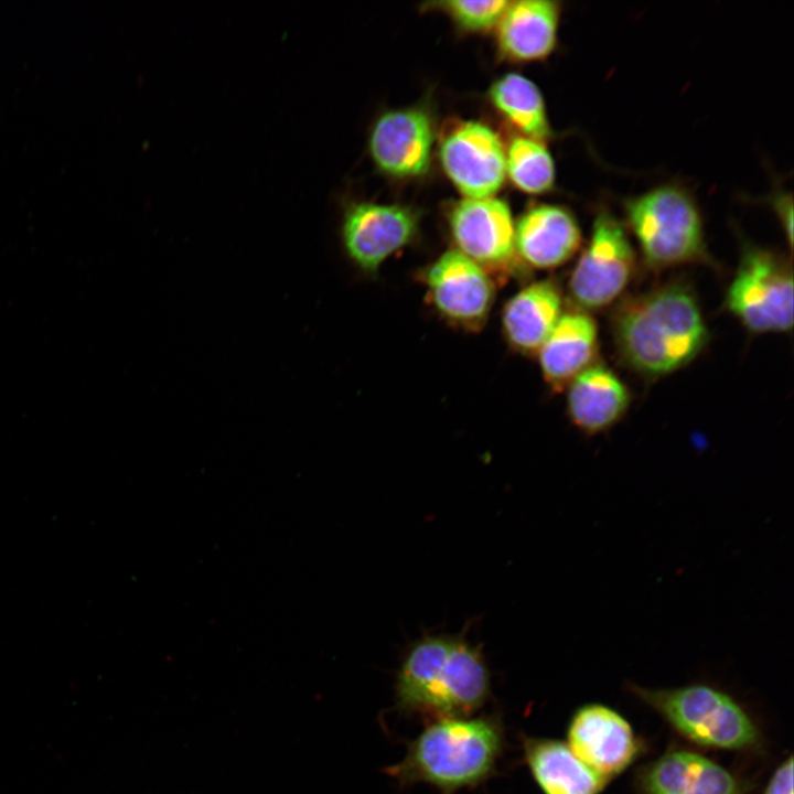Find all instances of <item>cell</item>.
<instances>
[{
	"mask_svg": "<svg viewBox=\"0 0 794 794\" xmlns=\"http://www.w3.org/2000/svg\"><path fill=\"white\" fill-rule=\"evenodd\" d=\"M612 331L622 361L648 378L686 366L709 337L695 293L679 282L629 299L615 312Z\"/></svg>",
	"mask_w": 794,
	"mask_h": 794,
	"instance_id": "cell-1",
	"label": "cell"
},
{
	"mask_svg": "<svg viewBox=\"0 0 794 794\" xmlns=\"http://www.w3.org/2000/svg\"><path fill=\"white\" fill-rule=\"evenodd\" d=\"M491 675L481 646L463 634H427L412 643L397 672V707L431 720L470 717L486 701Z\"/></svg>",
	"mask_w": 794,
	"mask_h": 794,
	"instance_id": "cell-2",
	"label": "cell"
},
{
	"mask_svg": "<svg viewBox=\"0 0 794 794\" xmlns=\"http://www.w3.org/2000/svg\"><path fill=\"white\" fill-rule=\"evenodd\" d=\"M504 729L495 715L432 720L386 773L399 785L426 783L442 794L479 785L495 770Z\"/></svg>",
	"mask_w": 794,
	"mask_h": 794,
	"instance_id": "cell-3",
	"label": "cell"
},
{
	"mask_svg": "<svg viewBox=\"0 0 794 794\" xmlns=\"http://www.w3.org/2000/svg\"><path fill=\"white\" fill-rule=\"evenodd\" d=\"M624 210L626 223L652 269L709 259L700 211L683 187L656 186L627 200Z\"/></svg>",
	"mask_w": 794,
	"mask_h": 794,
	"instance_id": "cell-4",
	"label": "cell"
},
{
	"mask_svg": "<svg viewBox=\"0 0 794 794\" xmlns=\"http://www.w3.org/2000/svg\"><path fill=\"white\" fill-rule=\"evenodd\" d=\"M726 308L753 333L790 331L793 326L791 262L771 250L744 247L726 293Z\"/></svg>",
	"mask_w": 794,
	"mask_h": 794,
	"instance_id": "cell-5",
	"label": "cell"
},
{
	"mask_svg": "<svg viewBox=\"0 0 794 794\" xmlns=\"http://www.w3.org/2000/svg\"><path fill=\"white\" fill-rule=\"evenodd\" d=\"M673 726L693 741L722 749L752 745L758 731L747 713L725 693L705 685L673 690H641Z\"/></svg>",
	"mask_w": 794,
	"mask_h": 794,
	"instance_id": "cell-6",
	"label": "cell"
},
{
	"mask_svg": "<svg viewBox=\"0 0 794 794\" xmlns=\"http://www.w3.org/2000/svg\"><path fill=\"white\" fill-rule=\"evenodd\" d=\"M635 253L623 224L608 210L598 211L590 240L569 279V293L582 311L603 309L629 286Z\"/></svg>",
	"mask_w": 794,
	"mask_h": 794,
	"instance_id": "cell-7",
	"label": "cell"
},
{
	"mask_svg": "<svg viewBox=\"0 0 794 794\" xmlns=\"http://www.w3.org/2000/svg\"><path fill=\"white\" fill-rule=\"evenodd\" d=\"M418 229V216L399 204L351 201L344 204L340 237L346 257L363 273L375 275Z\"/></svg>",
	"mask_w": 794,
	"mask_h": 794,
	"instance_id": "cell-8",
	"label": "cell"
},
{
	"mask_svg": "<svg viewBox=\"0 0 794 794\" xmlns=\"http://www.w3.org/2000/svg\"><path fill=\"white\" fill-rule=\"evenodd\" d=\"M505 152L498 135L474 121L451 125L440 141V160L453 185L468 198L493 196L506 175Z\"/></svg>",
	"mask_w": 794,
	"mask_h": 794,
	"instance_id": "cell-9",
	"label": "cell"
},
{
	"mask_svg": "<svg viewBox=\"0 0 794 794\" xmlns=\"http://www.w3.org/2000/svg\"><path fill=\"white\" fill-rule=\"evenodd\" d=\"M431 303L450 322L471 330L482 326L494 300L487 271L457 249L443 253L425 272Z\"/></svg>",
	"mask_w": 794,
	"mask_h": 794,
	"instance_id": "cell-10",
	"label": "cell"
},
{
	"mask_svg": "<svg viewBox=\"0 0 794 794\" xmlns=\"http://www.w3.org/2000/svg\"><path fill=\"white\" fill-rule=\"evenodd\" d=\"M434 129L430 115L422 108L389 110L374 122L368 150L376 167L398 178H417L430 167Z\"/></svg>",
	"mask_w": 794,
	"mask_h": 794,
	"instance_id": "cell-11",
	"label": "cell"
},
{
	"mask_svg": "<svg viewBox=\"0 0 794 794\" xmlns=\"http://www.w3.org/2000/svg\"><path fill=\"white\" fill-rule=\"evenodd\" d=\"M449 225L457 250L484 269H503L515 256V224L500 198L461 200L450 212Z\"/></svg>",
	"mask_w": 794,
	"mask_h": 794,
	"instance_id": "cell-12",
	"label": "cell"
},
{
	"mask_svg": "<svg viewBox=\"0 0 794 794\" xmlns=\"http://www.w3.org/2000/svg\"><path fill=\"white\" fill-rule=\"evenodd\" d=\"M568 741L582 762L605 777L623 770L636 752L630 725L600 705L586 706L576 712L568 729Z\"/></svg>",
	"mask_w": 794,
	"mask_h": 794,
	"instance_id": "cell-13",
	"label": "cell"
},
{
	"mask_svg": "<svg viewBox=\"0 0 794 794\" xmlns=\"http://www.w3.org/2000/svg\"><path fill=\"white\" fill-rule=\"evenodd\" d=\"M581 245L573 214L559 205L539 204L515 225V253L529 267L554 269L571 259Z\"/></svg>",
	"mask_w": 794,
	"mask_h": 794,
	"instance_id": "cell-14",
	"label": "cell"
},
{
	"mask_svg": "<svg viewBox=\"0 0 794 794\" xmlns=\"http://www.w3.org/2000/svg\"><path fill=\"white\" fill-rule=\"evenodd\" d=\"M559 18L558 1H509L496 25L500 53L515 62L546 58L557 44Z\"/></svg>",
	"mask_w": 794,
	"mask_h": 794,
	"instance_id": "cell-15",
	"label": "cell"
},
{
	"mask_svg": "<svg viewBox=\"0 0 794 794\" xmlns=\"http://www.w3.org/2000/svg\"><path fill=\"white\" fill-rule=\"evenodd\" d=\"M598 347L597 323L588 312L562 313L537 351L544 378L556 389L569 385L594 364Z\"/></svg>",
	"mask_w": 794,
	"mask_h": 794,
	"instance_id": "cell-16",
	"label": "cell"
},
{
	"mask_svg": "<svg viewBox=\"0 0 794 794\" xmlns=\"http://www.w3.org/2000/svg\"><path fill=\"white\" fill-rule=\"evenodd\" d=\"M630 391L608 367L593 364L568 385L567 409L571 422L594 436L612 428L630 405Z\"/></svg>",
	"mask_w": 794,
	"mask_h": 794,
	"instance_id": "cell-17",
	"label": "cell"
},
{
	"mask_svg": "<svg viewBox=\"0 0 794 794\" xmlns=\"http://www.w3.org/2000/svg\"><path fill=\"white\" fill-rule=\"evenodd\" d=\"M524 760L544 794H597L607 777L559 740L523 738Z\"/></svg>",
	"mask_w": 794,
	"mask_h": 794,
	"instance_id": "cell-18",
	"label": "cell"
},
{
	"mask_svg": "<svg viewBox=\"0 0 794 794\" xmlns=\"http://www.w3.org/2000/svg\"><path fill=\"white\" fill-rule=\"evenodd\" d=\"M561 307L560 291L551 281L526 286L505 304L502 322L506 340L519 352H537L562 314Z\"/></svg>",
	"mask_w": 794,
	"mask_h": 794,
	"instance_id": "cell-19",
	"label": "cell"
},
{
	"mask_svg": "<svg viewBox=\"0 0 794 794\" xmlns=\"http://www.w3.org/2000/svg\"><path fill=\"white\" fill-rule=\"evenodd\" d=\"M648 794H740L737 780L713 761L687 751L659 759L645 776Z\"/></svg>",
	"mask_w": 794,
	"mask_h": 794,
	"instance_id": "cell-20",
	"label": "cell"
},
{
	"mask_svg": "<svg viewBox=\"0 0 794 794\" xmlns=\"http://www.w3.org/2000/svg\"><path fill=\"white\" fill-rule=\"evenodd\" d=\"M493 106L522 136L545 141L551 130L538 87L523 75L509 73L496 79L489 92Z\"/></svg>",
	"mask_w": 794,
	"mask_h": 794,
	"instance_id": "cell-21",
	"label": "cell"
},
{
	"mask_svg": "<svg viewBox=\"0 0 794 794\" xmlns=\"http://www.w3.org/2000/svg\"><path fill=\"white\" fill-rule=\"evenodd\" d=\"M506 174L528 194L548 192L555 183V164L544 141L515 137L505 152Z\"/></svg>",
	"mask_w": 794,
	"mask_h": 794,
	"instance_id": "cell-22",
	"label": "cell"
},
{
	"mask_svg": "<svg viewBox=\"0 0 794 794\" xmlns=\"http://www.w3.org/2000/svg\"><path fill=\"white\" fill-rule=\"evenodd\" d=\"M508 3L507 0H454L438 4L450 14L460 28L466 31L483 32L497 25Z\"/></svg>",
	"mask_w": 794,
	"mask_h": 794,
	"instance_id": "cell-23",
	"label": "cell"
},
{
	"mask_svg": "<svg viewBox=\"0 0 794 794\" xmlns=\"http://www.w3.org/2000/svg\"><path fill=\"white\" fill-rule=\"evenodd\" d=\"M775 213L781 222L784 229L785 237L788 243V248L793 246V201L792 195L786 193H780L774 196L772 201Z\"/></svg>",
	"mask_w": 794,
	"mask_h": 794,
	"instance_id": "cell-24",
	"label": "cell"
},
{
	"mask_svg": "<svg viewBox=\"0 0 794 794\" xmlns=\"http://www.w3.org/2000/svg\"><path fill=\"white\" fill-rule=\"evenodd\" d=\"M764 794H793V759L783 762L773 774Z\"/></svg>",
	"mask_w": 794,
	"mask_h": 794,
	"instance_id": "cell-25",
	"label": "cell"
}]
</instances>
